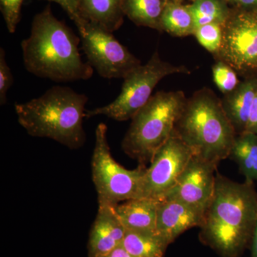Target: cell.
Returning <instances> with one entry per match:
<instances>
[{
  "mask_svg": "<svg viewBox=\"0 0 257 257\" xmlns=\"http://www.w3.org/2000/svg\"><path fill=\"white\" fill-rule=\"evenodd\" d=\"M257 94V79L250 78L239 82L232 92L225 94L221 100L223 109L236 135L246 131L253 99Z\"/></svg>",
  "mask_w": 257,
  "mask_h": 257,
  "instance_id": "obj_15",
  "label": "cell"
},
{
  "mask_svg": "<svg viewBox=\"0 0 257 257\" xmlns=\"http://www.w3.org/2000/svg\"><path fill=\"white\" fill-rule=\"evenodd\" d=\"M175 133L194 157L217 165L229 157L237 135L221 99L208 88L199 89L187 99Z\"/></svg>",
  "mask_w": 257,
  "mask_h": 257,
  "instance_id": "obj_4",
  "label": "cell"
},
{
  "mask_svg": "<svg viewBox=\"0 0 257 257\" xmlns=\"http://www.w3.org/2000/svg\"><path fill=\"white\" fill-rule=\"evenodd\" d=\"M169 243L157 232L126 230L121 246L135 257H164Z\"/></svg>",
  "mask_w": 257,
  "mask_h": 257,
  "instance_id": "obj_20",
  "label": "cell"
},
{
  "mask_svg": "<svg viewBox=\"0 0 257 257\" xmlns=\"http://www.w3.org/2000/svg\"><path fill=\"white\" fill-rule=\"evenodd\" d=\"M14 77L9 65L7 63L4 49H0V104L7 103L8 91L13 85Z\"/></svg>",
  "mask_w": 257,
  "mask_h": 257,
  "instance_id": "obj_25",
  "label": "cell"
},
{
  "mask_svg": "<svg viewBox=\"0 0 257 257\" xmlns=\"http://www.w3.org/2000/svg\"><path fill=\"white\" fill-rule=\"evenodd\" d=\"M23 0H0V10L10 34L16 32L21 18Z\"/></svg>",
  "mask_w": 257,
  "mask_h": 257,
  "instance_id": "obj_24",
  "label": "cell"
},
{
  "mask_svg": "<svg viewBox=\"0 0 257 257\" xmlns=\"http://www.w3.org/2000/svg\"><path fill=\"white\" fill-rule=\"evenodd\" d=\"M204 214L177 199L159 200L157 233L169 244L191 228L200 226Z\"/></svg>",
  "mask_w": 257,
  "mask_h": 257,
  "instance_id": "obj_12",
  "label": "cell"
},
{
  "mask_svg": "<svg viewBox=\"0 0 257 257\" xmlns=\"http://www.w3.org/2000/svg\"><path fill=\"white\" fill-rule=\"evenodd\" d=\"M232 8L244 10H257V0H226Z\"/></svg>",
  "mask_w": 257,
  "mask_h": 257,
  "instance_id": "obj_28",
  "label": "cell"
},
{
  "mask_svg": "<svg viewBox=\"0 0 257 257\" xmlns=\"http://www.w3.org/2000/svg\"><path fill=\"white\" fill-rule=\"evenodd\" d=\"M189 7L197 28L208 24L223 26L231 12L226 0H194Z\"/></svg>",
  "mask_w": 257,
  "mask_h": 257,
  "instance_id": "obj_21",
  "label": "cell"
},
{
  "mask_svg": "<svg viewBox=\"0 0 257 257\" xmlns=\"http://www.w3.org/2000/svg\"><path fill=\"white\" fill-rule=\"evenodd\" d=\"M253 183H239L216 173L214 194L199 226V236L221 257H241L250 246L257 219Z\"/></svg>",
  "mask_w": 257,
  "mask_h": 257,
  "instance_id": "obj_1",
  "label": "cell"
},
{
  "mask_svg": "<svg viewBox=\"0 0 257 257\" xmlns=\"http://www.w3.org/2000/svg\"><path fill=\"white\" fill-rule=\"evenodd\" d=\"M160 26L161 31L175 37L194 35L197 29L189 5H184L171 0L167 3L162 15Z\"/></svg>",
  "mask_w": 257,
  "mask_h": 257,
  "instance_id": "obj_19",
  "label": "cell"
},
{
  "mask_svg": "<svg viewBox=\"0 0 257 257\" xmlns=\"http://www.w3.org/2000/svg\"><path fill=\"white\" fill-rule=\"evenodd\" d=\"M88 63L104 79H124L141 65L133 55L113 35L99 25L82 18L75 23Z\"/></svg>",
  "mask_w": 257,
  "mask_h": 257,
  "instance_id": "obj_8",
  "label": "cell"
},
{
  "mask_svg": "<svg viewBox=\"0 0 257 257\" xmlns=\"http://www.w3.org/2000/svg\"><path fill=\"white\" fill-rule=\"evenodd\" d=\"M229 158L239 166L245 180L257 181V135L245 132L236 135Z\"/></svg>",
  "mask_w": 257,
  "mask_h": 257,
  "instance_id": "obj_18",
  "label": "cell"
},
{
  "mask_svg": "<svg viewBox=\"0 0 257 257\" xmlns=\"http://www.w3.org/2000/svg\"><path fill=\"white\" fill-rule=\"evenodd\" d=\"M194 36L208 52L214 56L219 52L222 44V26L216 24H208L196 29Z\"/></svg>",
  "mask_w": 257,
  "mask_h": 257,
  "instance_id": "obj_22",
  "label": "cell"
},
{
  "mask_svg": "<svg viewBox=\"0 0 257 257\" xmlns=\"http://www.w3.org/2000/svg\"><path fill=\"white\" fill-rule=\"evenodd\" d=\"M126 229L119 220L114 206L99 203L97 214L89 233V257L104 256L122 243Z\"/></svg>",
  "mask_w": 257,
  "mask_h": 257,
  "instance_id": "obj_13",
  "label": "cell"
},
{
  "mask_svg": "<svg viewBox=\"0 0 257 257\" xmlns=\"http://www.w3.org/2000/svg\"><path fill=\"white\" fill-rule=\"evenodd\" d=\"M123 0H81L79 14L108 31L119 30L124 21Z\"/></svg>",
  "mask_w": 257,
  "mask_h": 257,
  "instance_id": "obj_16",
  "label": "cell"
},
{
  "mask_svg": "<svg viewBox=\"0 0 257 257\" xmlns=\"http://www.w3.org/2000/svg\"><path fill=\"white\" fill-rule=\"evenodd\" d=\"M159 200L137 198L114 206L121 224L128 231L157 232V214Z\"/></svg>",
  "mask_w": 257,
  "mask_h": 257,
  "instance_id": "obj_14",
  "label": "cell"
},
{
  "mask_svg": "<svg viewBox=\"0 0 257 257\" xmlns=\"http://www.w3.org/2000/svg\"><path fill=\"white\" fill-rule=\"evenodd\" d=\"M47 1L54 2L60 5L64 11L68 14L71 20H73L74 23H77L82 18L79 11L81 0H47Z\"/></svg>",
  "mask_w": 257,
  "mask_h": 257,
  "instance_id": "obj_26",
  "label": "cell"
},
{
  "mask_svg": "<svg viewBox=\"0 0 257 257\" xmlns=\"http://www.w3.org/2000/svg\"><path fill=\"white\" fill-rule=\"evenodd\" d=\"M171 1L177 2V3H182L184 1H187V0H171ZM187 1H194V0H187Z\"/></svg>",
  "mask_w": 257,
  "mask_h": 257,
  "instance_id": "obj_31",
  "label": "cell"
},
{
  "mask_svg": "<svg viewBox=\"0 0 257 257\" xmlns=\"http://www.w3.org/2000/svg\"><path fill=\"white\" fill-rule=\"evenodd\" d=\"M99 257H135L132 255L131 253H128L127 251L121 245L115 248L110 252L108 253L107 254L104 255V256Z\"/></svg>",
  "mask_w": 257,
  "mask_h": 257,
  "instance_id": "obj_29",
  "label": "cell"
},
{
  "mask_svg": "<svg viewBox=\"0 0 257 257\" xmlns=\"http://www.w3.org/2000/svg\"><path fill=\"white\" fill-rule=\"evenodd\" d=\"M217 166L193 156L175 185L160 199H177L204 214L214 194Z\"/></svg>",
  "mask_w": 257,
  "mask_h": 257,
  "instance_id": "obj_11",
  "label": "cell"
},
{
  "mask_svg": "<svg viewBox=\"0 0 257 257\" xmlns=\"http://www.w3.org/2000/svg\"><path fill=\"white\" fill-rule=\"evenodd\" d=\"M170 0H123L125 16L138 26L161 31V19Z\"/></svg>",
  "mask_w": 257,
  "mask_h": 257,
  "instance_id": "obj_17",
  "label": "cell"
},
{
  "mask_svg": "<svg viewBox=\"0 0 257 257\" xmlns=\"http://www.w3.org/2000/svg\"><path fill=\"white\" fill-rule=\"evenodd\" d=\"M175 74H190V71L185 66L165 62L155 52L146 64L139 66L123 79L121 92L112 102L86 111L85 117L103 115L119 121L132 119L150 100L157 84Z\"/></svg>",
  "mask_w": 257,
  "mask_h": 257,
  "instance_id": "obj_6",
  "label": "cell"
},
{
  "mask_svg": "<svg viewBox=\"0 0 257 257\" xmlns=\"http://www.w3.org/2000/svg\"><path fill=\"white\" fill-rule=\"evenodd\" d=\"M87 101V95L72 88L55 86L39 97L17 103L15 109L18 122L30 136L77 150L86 141L83 120Z\"/></svg>",
  "mask_w": 257,
  "mask_h": 257,
  "instance_id": "obj_3",
  "label": "cell"
},
{
  "mask_svg": "<svg viewBox=\"0 0 257 257\" xmlns=\"http://www.w3.org/2000/svg\"><path fill=\"white\" fill-rule=\"evenodd\" d=\"M245 132L257 135V94L253 99Z\"/></svg>",
  "mask_w": 257,
  "mask_h": 257,
  "instance_id": "obj_27",
  "label": "cell"
},
{
  "mask_svg": "<svg viewBox=\"0 0 257 257\" xmlns=\"http://www.w3.org/2000/svg\"><path fill=\"white\" fill-rule=\"evenodd\" d=\"M182 91H160L132 119L121 148L140 165L150 163L159 148L170 138L185 105Z\"/></svg>",
  "mask_w": 257,
  "mask_h": 257,
  "instance_id": "obj_5",
  "label": "cell"
},
{
  "mask_svg": "<svg viewBox=\"0 0 257 257\" xmlns=\"http://www.w3.org/2000/svg\"><path fill=\"white\" fill-rule=\"evenodd\" d=\"M249 247L251 249V257H257V219Z\"/></svg>",
  "mask_w": 257,
  "mask_h": 257,
  "instance_id": "obj_30",
  "label": "cell"
},
{
  "mask_svg": "<svg viewBox=\"0 0 257 257\" xmlns=\"http://www.w3.org/2000/svg\"><path fill=\"white\" fill-rule=\"evenodd\" d=\"M147 167L139 165L126 170L114 160L107 140V126L97 125L92 159V180L98 194V203L112 206L140 197Z\"/></svg>",
  "mask_w": 257,
  "mask_h": 257,
  "instance_id": "obj_7",
  "label": "cell"
},
{
  "mask_svg": "<svg viewBox=\"0 0 257 257\" xmlns=\"http://www.w3.org/2000/svg\"><path fill=\"white\" fill-rule=\"evenodd\" d=\"M80 40L47 6L35 15L30 36L21 42L25 69L37 77L56 82L92 78L94 69L83 62L79 53Z\"/></svg>",
  "mask_w": 257,
  "mask_h": 257,
  "instance_id": "obj_2",
  "label": "cell"
},
{
  "mask_svg": "<svg viewBox=\"0 0 257 257\" xmlns=\"http://www.w3.org/2000/svg\"><path fill=\"white\" fill-rule=\"evenodd\" d=\"M222 44L215 55L236 72L257 69V10L231 8L222 26Z\"/></svg>",
  "mask_w": 257,
  "mask_h": 257,
  "instance_id": "obj_9",
  "label": "cell"
},
{
  "mask_svg": "<svg viewBox=\"0 0 257 257\" xmlns=\"http://www.w3.org/2000/svg\"><path fill=\"white\" fill-rule=\"evenodd\" d=\"M212 75L216 87L224 95L234 90L239 84L236 71L223 61L217 60L214 64Z\"/></svg>",
  "mask_w": 257,
  "mask_h": 257,
  "instance_id": "obj_23",
  "label": "cell"
},
{
  "mask_svg": "<svg viewBox=\"0 0 257 257\" xmlns=\"http://www.w3.org/2000/svg\"><path fill=\"white\" fill-rule=\"evenodd\" d=\"M193 156L192 150L174 130L147 167L139 198L162 199L175 185Z\"/></svg>",
  "mask_w": 257,
  "mask_h": 257,
  "instance_id": "obj_10",
  "label": "cell"
}]
</instances>
